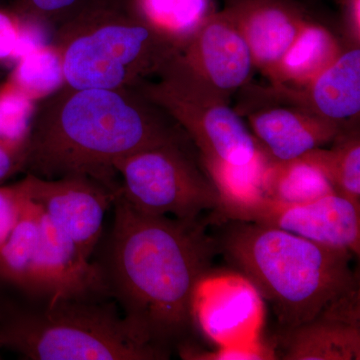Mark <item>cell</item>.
<instances>
[{
    "mask_svg": "<svg viewBox=\"0 0 360 360\" xmlns=\"http://www.w3.org/2000/svg\"><path fill=\"white\" fill-rule=\"evenodd\" d=\"M103 271L110 297L142 340L169 357L193 326L194 295L219 252L205 222L146 214L118 189Z\"/></svg>",
    "mask_w": 360,
    "mask_h": 360,
    "instance_id": "cell-1",
    "label": "cell"
},
{
    "mask_svg": "<svg viewBox=\"0 0 360 360\" xmlns=\"http://www.w3.org/2000/svg\"><path fill=\"white\" fill-rule=\"evenodd\" d=\"M186 135L139 89L63 85L37 103L23 172L47 179L90 177L117 191L118 160Z\"/></svg>",
    "mask_w": 360,
    "mask_h": 360,
    "instance_id": "cell-2",
    "label": "cell"
},
{
    "mask_svg": "<svg viewBox=\"0 0 360 360\" xmlns=\"http://www.w3.org/2000/svg\"><path fill=\"white\" fill-rule=\"evenodd\" d=\"M219 252L269 300L284 330L311 321L359 293L348 251L319 245L276 227L224 220Z\"/></svg>",
    "mask_w": 360,
    "mask_h": 360,
    "instance_id": "cell-3",
    "label": "cell"
},
{
    "mask_svg": "<svg viewBox=\"0 0 360 360\" xmlns=\"http://www.w3.org/2000/svg\"><path fill=\"white\" fill-rule=\"evenodd\" d=\"M65 85L137 89L158 77L179 47L135 11L130 0H96L54 30Z\"/></svg>",
    "mask_w": 360,
    "mask_h": 360,
    "instance_id": "cell-4",
    "label": "cell"
},
{
    "mask_svg": "<svg viewBox=\"0 0 360 360\" xmlns=\"http://www.w3.org/2000/svg\"><path fill=\"white\" fill-rule=\"evenodd\" d=\"M0 348L30 360H156L111 298L44 300L0 315Z\"/></svg>",
    "mask_w": 360,
    "mask_h": 360,
    "instance_id": "cell-5",
    "label": "cell"
},
{
    "mask_svg": "<svg viewBox=\"0 0 360 360\" xmlns=\"http://www.w3.org/2000/svg\"><path fill=\"white\" fill-rule=\"evenodd\" d=\"M193 148L186 134L118 160L120 193L135 210L156 217L193 220L215 212L219 191Z\"/></svg>",
    "mask_w": 360,
    "mask_h": 360,
    "instance_id": "cell-6",
    "label": "cell"
},
{
    "mask_svg": "<svg viewBox=\"0 0 360 360\" xmlns=\"http://www.w3.org/2000/svg\"><path fill=\"white\" fill-rule=\"evenodd\" d=\"M137 89L184 130L202 162L245 165L262 149L229 99L194 77L174 56Z\"/></svg>",
    "mask_w": 360,
    "mask_h": 360,
    "instance_id": "cell-7",
    "label": "cell"
},
{
    "mask_svg": "<svg viewBox=\"0 0 360 360\" xmlns=\"http://www.w3.org/2000/svg\"><path fill=\"white\" fill-rule=\"evenodd\" d=\"M238 108L251 134L274 161L295 160L333 143L345 127L314 112L295 89L248 84L239 90Z\"/></svg>",
    "mask_w": 360,
    "mask_h": 360,
    "instance_id": "cell-8",
    "label": "cell"
},
{
    "mask_svg": "<svg viewBox=\"0 0 360 360\" xmlns=\"http://www.w3.org/2000/svg\"><path fill=\"white\" fill-rule=\"evenodd\" d=\"M28 200L35 203L52 224L91 257L103 236L105 213L117 191L86 176L47 179L26 174L21 179Z\"/></svg>",
    "mask_w": 360,
    "mask_h": 360,
    "instance_id": "cell-9",
    "label": "cell"
},
{
    "mask_svg": "<svg viewBox=\"0 0 360 360\" xmlns=\"http://www.w3.org/2000/svg\"><path fill=\"white\" fill-rule=\"evenodd\" d=\"M227 220L269 225L354 257L360 255V206L338 193L300 205L264 200Z\"/></svg>",
    "mask_w": 360,
    "mask_h": 360,
    "instance_id": "cell-10",
    "label": "cell"
},
{
    "mask_svg": "<svg viewBox=\"0 0 360 360\" xmlns=\"http://www.w3.org/2000/svg\"><path fill=\"white\" fill-rule=\"evenodd\" d=\"M174 59L229 101L250 84L257 70L245 37L224 11L213 13L177 51Z\"/></svg>",
    "mask_w": 360,
    "mask_h": 360,
    "instance_id": "cell-11",
    "label": "cell"
},
{
    "mask_svg": "<svg viewBox=\"0 0 360 360\" xmlns=\"http://www.w3.org/2000/svg\"><path fill=\"white\" fill-rule=\"evenodd\" d=\"M193 316V324L220 347H255L262 326V296L241 274H210L194 295Z\"/></svg>",
    "mask_w": 360,
    "mask_h": 360,
    "instance_id": "cell-12",
    "label": "cell"
},
{
    "mask_svg": "<svg viewBox=\"0 0 360 360\" xmlns=\"http://www.w3.org/2000/svg\"><path fill=\"white\" fill-rule=\"evenodd\" d=\"M32 297L42 300L111 298L99 265L90 262L42 212L41 243Z\"/></svg>",
    "mask_w": 360,
    "mask_h": 360,
    "instance_id": "cell-13",
    "label": "cell"
},
{
    "mask_svg": "<svg viewBox=\"0 0 360 360\" xmlns=\"http://www.w3.org/2000/svg\"><path fill=\"white\" fill-rule=\"evenodd\" d=\"M224 11L245 37L255 68L267 77L309 20L285 0H238Z\"/></svg>",
    "mask_w": 360,
    "mask_h": 360,
    "instance_id": "cell-14",
    "label": "cell"
},
{
    "mask_svg": "<svg viewBox=\"0 0 360 360\" xmlns=\"http://www.w3.org/2000/svg\"><path fill=\"white\" fill-rule=\"evenodd\" d=\"M360 302L345 300L311 321L284 330V360H359Z\"/></svg>",
    "mask_w": 360,
    "mask_h": 360,
    "instance_id": "cell-15",
    "label": "cell"
},
{
    "mask_svg": "<svg viewBox=\"0 0 360 360\" xmlns=\"http://www.w3.org/2000/svg\"><path fill=\"white\" fill-rule=\"evenodd\" d=\"M295 90L316 115L329 122L345 129L359 124V44L343 47L338 58L314 82Z\"/></svg>",
    "mask_w": 360,
    "mask_h": 360,
    "instance_id": "cell-16",
    "label": "cell"
},
{
    "mask_svg": "<svg viewBox=\"0 0 360 360\" xmlns=\"http://www.w3.org/2000/svg\"><path fill=\"white\" fill-rule=\"evenodd\" d=\"M340 40L326 26L309 20L290 51L269 77L272 85L302 89L342 51Z\"/></svg>",
    "mask_w": 360,
    "mask_h": 360,
    "instance_id": "cell-17",
    "label": "cell"
},
{
    "mask_svg": "<svg viewBox=\"0 0 360 360\" xmlns=\"http://www.w3.org/2000/svg\"><path fill=\"white\" fill-rule=\"evenodd\" d=\"M41 243V210L28 200L18 224L0 245V281L33 296Z\"/></svg>",
    "mask_w": 360,
    "mask_h": 360,
    "instance_id": "cell-18",
    "label": "cell"
},
{
    "mask_svg": "<svg viewBox=\"0 0 360 360\" xmlns=\"http://www.w3.org/2000/svg\"><path fill=\"white\" fill-rule=\"evenodd\" d=\"M336 193L323 170L309 156L288 161L272 160L265 200L283 205H300Z\"/></svg>",
    "mask_w": 360,
    "mask_h": 360,
    "instance_id": "cell-19",
    "label": "cell"
},
{
    "mask_svg": "<svg viewBox=\"0 0 360 360\" xmlns=\"http://www.w3.org/2000/svg\"><path fill=\"white\" fill-rule=\"evenodd\" d=\"M137 13L179 49L213 13L210 0H130Z\"/></svg>",
    "mask_w": 360,
    "mask_h": 360,
    "instance_id": "cell-20",
    "label": "cell"
},
{
    "mask_svg": "<svg viewBox=\"0 0 360 360\" xmlns=\"http://www.w3.org/2000/svg\"><path fill=\"white\" fill-rule=\"evenodd\" d=\"M331 144V148L314 149L305 155L323 170L336 193L360 206L359 127L345 130Z\"/></svg>",
    "mask_w": 360,
    "mask_h": 360,
    "instance_id": "cell-21",
    "label": "cell"
},
{
    "mask_svg": "<svg viewBox=\"0 0 360 360\" xmlns=\"http://www.w3.org/2000/svg\"><path fill=\"white\" fill-rule=\"evenodd\" d=\"M7 77L39 103L65 85L60 54L52 42L35 47L14 63Z\"/></svg>",
    "mask_w": 360,
    "mask_h": 360,
    "instance_id": "cell-22",
    "label": "cell"
},
{
    "mask_svg": "<svg viewBox=\"0 0 360 360\" xmlns=\"http://www.w3.org/2000/svg\"><path fill=\"white\" fill-rule=\"evenodd\" d=\"M37 101L8 77L0 84V141L26 153Z\"/></svg>",
    "mask_w": 360,
    "mask_h": 360,
    "instance_id": "cell-23",
    "label": "cell"
},
{
    "mask_svg": "<svg viewBox=\"0 0 360 360\" xmlns=\"http://www.w3.org/2000/svg\"><path fill=\"white\" fill-rule=\"evenodd\" d=\"M49 27L13 8L0 6V63H15L26 52L51 44Z\"/></svg>",
    "mask_w": 360,
    "mask_h": 360,
    "instance_id": "cell-24",
    "label": "cell"
},
{
    "mask_svg": "<svg viewBox=\"0 0 360 360\" xmlns=\"http://www.w3.org/2000/svg\"><path fill=\"white\" fill-rule=\"evenodd\" d=\"M11 8L56 30L96 0H11Z\"/></svg>",
    "mask_w": 360,
    "mask_h": 360,
    "instance_id": "cell-25",
    "label": "cell"
},
{
    "mask_svg": "<svg viewBox=\"0 0 360 360\" xmlns=\"http://www.w3.org/2000/svg\"><path fill=\"white\" fill-rule=\"evenodd\" d=\"M22 181L0 186V245L18 224L27 203Z\"/></svg>",
    "mask_w": 360,
    "mask_h": 360,
    "instance_id": "cell-26",
    "label": "cell"
},
{
    "mask_svg": "<svg viewBox=\"0 0 360 360\" xmlns=\"http://www.w3.org/2000/svg\"><path fill=\"white\" fill-rule=\"evenodd\" d=\"M25 153L0 141V186L18 172H23Z\"/></svg>",
    "mask_w": 360,
    "mask_h": 360,
    "instance_id": "cell-27",
    "label": "cell"
}]
</instances>
